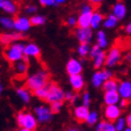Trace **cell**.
Returning <instances> with one entry per match:
<instances>
[{
    "label": "cell",
    "instance_id": "4fadbf2b",
    "mask_svg": "<svg viewBox=\"0 0 131 131\" xmlns=\"http://www.w3.org/2000/svg\"><path fill=\"white\" fill-rule=\"evenodd\" d=\"M89 115V110L88 107L83 106V107H78L75 110V117L76 119L79 123H83L86 121V117Z\"/></svg>",
    "mask_w": 131,
    "mask_h": 131
},
{
    "label": "cell",
    "instance_id": "5bb4252c",
    "mask_svg": "<svg viewBox=\"0 0 131 131\" xmlns=\"http://www.w3.org/2000/svg\"><path fill=\"white\" fill-rule=\"evenodd\" d=\"M13 23H14L15 28L19 31H27L30 28V21L27 18L19 17V18H16Z\"/></svg>",
    "mask_w": 131,
    "mask_h": 131
},
{
    "label": "cell",
    "instance_id": "ffe728a7",
    "mask_svg": "<svg viewBox=\"0 0 131 131\" xmlns=\"http://www.w3.org/2000/svg\"><path fill=\"white\" fill-rule=\"evenodd\" d=\"M114 15L117 19H121L123 18L124 16H125L126 14V8H125V5H124L122 2H118V3H116L115 6H114Z\"/></svg>",
    "mask_w": 131,
    "mask_h": 131
},
{
    "label": "cell",
    "instance_id": "f907efd6",
    "mask_svg": "<svg viewBox=\"0 0 131 131\" xmlns=\"http://www.w3.org/2000/svg\"><path fill=\"white\" fill-rule=\"evenodd\" d=\"M0 1H1V0H0Z\"/></svg>",
    "mask_w": 131,
    "mask_h": 131
},
{
    "label": "cell",
    "instance_id": "d590c367",
    "mask_svg": "<svg viewBox=\"0 0 131 131\" xmlns=\"http://www.w3.org/2000/svg\"><path fill=\"white\" fill-rule=\"evenodd\" d=\"M98 52H99V46H94L91 50V58H94Z\"/></svg>",
    "mask_w": 131,
    "mask_h": 131
},
{
    "label": "cell",
    "instance_id": "ab89813d",
    "mask_svg": "<svg viewBox=\"0 0 131 131\" xmlns=\"http://www.w3.org/2000/svg\"><path fill=\"white\" fill-rule=\"evenodd\" d=\"M89 12H92V6H91V5H86V6H84L82 13H89Z\"/></svg>",
    "mask_w": 131,
    "mask_h": 131
},
{
    "label": "cell",
    "instance_id": "d6a6232c",
    "mask_svg": "<svg viewBox=\"0 0 131 131\" xmlns=\"http://www.w3.org/2000/svg\"><path fill=\"white\" fill-rule=\"evenodd\" d=\"M0 24H1L5 28H12L13 26H14V23H13L9 18H1L0 19Z\"/></svg>",
    "mask_w": 131,
    "mask_h": 131
},
{
    "label": "cell",
    "instance_id": "e575fe53",
    "mask_svg": "<svg viewBox=\"0 0 131 131\" xmlns=\"http://www.w3.org/2000/svg\"><path fill=\"white\" fill-rule=\"evenodd\" d=\"M89 1L91 3L92 9H95V8H98V6H99V4L102 0H89Z\"/></svg>",
    "mask_w": 131,
    "mask_h": 131
},
{
    "label": "cell",
    "instance_id": "f6af8a7d",
    "mask_svg": "<svg viewBox=\"0 0 131 131\" xmlns=\"http://www.w3.org/2000/svg\"><path fill=\"white\" fill-rule=\"evenodd\" d=\"M127 123H128V126L130 127V126H131V116H130V115L128 116V119H127Z\"/></svg>",
    "mask_w": 131,
    "mask_h": 131
},
{
    "label": "cell",
    "instance_id": "30bf717a",
    "mask_svg": "<svg viewBox=\"0 0 131 131\" xmlns=\"http://www.w3.org/2000/svg\"><path fill=\"white\" fill-rule=\"evenodd\" d=\"M24 53L26 56H31L36 58L38 61H41V50L34 44H29L27 47L24 48Z\"/></svg>",
    "mask_w": 131,
    "mask_h": 131
},
{
    "label": "cell",
    "instance_id": "ac0fdd59",
    "mask_svg": "<svg viewBox=\"0 0 131 131\" xmlns=\"http://www.w3.org/2000/svg\"><path fill=\"white\" fill-rule=\"evenodd\" d=\"M0 8L2 10H4L5 12L12 13V14H14V13H16V11H17L16 5L12 1H10V0H1V1H0Z\"/></svg>",
    "mask_w": 131,
    "mask_h": 131
},
{
    "label": "cell",
    "instance_id": "8d00e7d4",
    "mask_svg": "<svg viewBox=\"0 0 131 131\" xmlns=\"http://www.w3.org/2000/svg\"><path fill=\"white\" fill-rule=\"evenodd\" d=\"M43 5H53L56 2L54 0H40Z\"/></svg>",
    "mask_w": 131,
    "mask_h": 131
},
{
    "label": "cell",
    "instance_id": "ba28073f",
    "mask_svg": "<svg viewBox=\"0 0 131 131\" xmlns=\"http://www.w3.org/2000/svg\"><path fill=\"white\" fill-rule=\"evenodd\" d=\"M77 37L81 43H89L92 37V31L89 27L79 28L77 30Z\"/></svg>",
    "mask_w": 131,
    "mask_h": 131
},
{
    "label": "cell",
    "instance_id": "7dc6e473",
    "mask_svg": "<svg viewBox=\"0 0 131 131\" xmlns=\"http://www.w3.org/2000/svg\"><path fill=\"white\" fill-rule=\"evenodd\" d=\"M65 1V0H54V2H57V3H63Z\"/></svg>",
    "mask_w": 131,
    "mask_h": 131
},
{
    "label": "cell",
    "instance_id": "9a60e30c",
    "mask_svg": "<svg viewBox=\"0 0 131 131\" xmlns=\"http://www.w3.org/2000/svg\"><path fill=\"white\" fill-rule=\"evenodd\" d=\"M70 83L73 85L75 91H80L83 88V79L82 77L80 76V74H77V75H70Z\"/></svg>",
    "mask_w": 131,
    "mask_h": 131
},
{
    "label": "cell",
    "instance_id": "2e32d148",
    "mask_svg": "<svg viewBox=\"0 0 131 131\" xmlns=\"http://www.w3.org/2000/svg\"><path fill=\"white\" fill-rule=\"evenodd\" d=\"M119 100V95L116 93V91H107L104 95V101L107 104H115Z\"/></svg>",
    "mask_w": 131,
    "mask_h": 131
},
{
    "label": "cell",
    "instance_id": "8fae6325",
    "mask_svg": "<svg viewBox=\"0 0 131 131\" xmlns=\"http://www.w3.org/2000/svg\"><path fill=\"white\" fill-rule=\"evenodd\" d=\"M111 76H112V74H111L110 71H108V70H103V71H101V73H96L94 75V77H93V84L95 86L98 88L102 83L103 80L109 79Z\"/></svg>",
    "mask_w": 131,
    "mask_h": 131
},
{
    "label": "cell",
    "instance_id": "f1b7e54d",
    "mask_svg": "<svg viewBox=\"0 0 131 131\" xmlns=\"http://www.w3.org/2000/svg\"><path fill=\"white\" fill-rule=\"evenodd\" d=\"M117 23V18L115 16H109L108 19L106 21H104V27H107V28H110V27H114V26L116 25Z\"/></svg>",
    "mask_w": 131,
    "mask_h": 131
},
{
    "label": "cell",
    "instance_id": "bcb514c9",
    "mask_svg": "<svg viewBox=\"0 0 131 131\" xmlns=\"http://www.w3.org/2000/svg\"><path fill=\"white\" fill-rule=\"evenodd\" d=\"M71 97H73V96H71V94H70V93H68V94L65 95V98H66V99H70Z\"/></svg>",
    "mask_w": 131,
    "mask_h": 131
},
{
    "label": "cell",
    "instance_id": "e0dca14e",
    "mask_svg": "<svg viewBox=\"0 0 131 131\" xmlns=\"http://www.w3.org/2000/svg\"><path fill=\"white\" fill-rule=\"evenodd\" d=\"M91 17H92V12L89 13H82L81 16L78 19V26L79 28H86L91 25Z\"/></svg>",
    "mask_w": 131,
    "mask_h": 131
},
{
    "label": "cell",
    "instance_id": "9c48e42d",
    "mask_svg": "<svg viewBox=\"0 0 131 131\" xmlns=\"http://www.w3.org/2000/svg\"><path fill=\"white\" fill-rule=\"evenodd\" d=\"M35 113L40 122H48L51 118V111L45 107H40L35 109Z\"/></svg>",
    "mask_w": 131,
    "mask_h": 131
},
{
    "label": "cell",
    "instance_id": "44dd1931",
    "mask_svg": "<svg viewBox=\"0 0 131 131\" xmlns=\"http://www.w3.org/2000/svg\"><path fill=\"white\" fill-rule=\"evenodd\" d=\"M95 58V63H94V66L95 68H99L101 65L104 63V60H106V54H104L103 51H100L94 57Z\"/></svg>",
    "mask_w": 131,
    "mask_h": 131
},
{
    "label": "cell",
    "instance_id": "74e56055",
    "mask_svg": "<svg viewBox=\"0 0 131 131\" xmlns=\"http://www.w3.org/2000/svg\"><path fill=\"white\" fill-rule=\"evenodd\" d=\"M123 128H124V119L119 118L118 123H117V125L115 127V130H123Z\"/></svg>",
    "mask_w": 131,
    "mask_h": 131
},
{
    "label": "cell",
    "instance_id": "7c38bea8",
    "mask_svg": "<svg viewBox=\"0 0 131 131\" xmlns=\"http://www.w3.org/2000/svg\"><path fill=\"white\" fill-rule=\"evenodd\" d=\"M81 70H82V66H81V64L78 62L77 60L71 59V60L68 62V64H67V71H68L69 75L80 74Z\"/></svg>",
    "mask_w": 131,
    "mask_h": 131
},
{
    "label": "cell",
    "instance_id": "cb8c5ba5",
    "mask_svg": "<svg viewBox=\"0 0 131 131\" xmlns=\"http://www.w3.org/2000/svg\"><path fill=\"white\" fill-rule=\"evenodd\" d=\"M17 94H18V96L20 97L25 102H28L30 100V93H29L28 90H26V89H18L17 90Z\"/></svg>",
    "mask_w": 131,
    "mask_h": 131
},
{
    "label": "cell",
    "instance_id": "60d3db41",
    "mask_svg": "<svg viewBox=\"0 0 131 131\" xmlns=\"http://www.w3.org/2000/svg\"><path fill=\"white\" fill-rule=\"evenodd\" d=\"M68 24L70 25V26H74V25H76L77 24V20L74 18V17H70L69 19H68Z\"/></svg>",
    "mask_w": 131,
    "mask_h": 131
},
{
    "label": "cell",
    "instance_id": "f546056e",
    "mask_svg": "<svg viewBox=\"0 0 131 131\" xmlns=\"http://www.w3.org/2000/svg\"><path fill=\"white\" fill-rule=\"evenodd\" d=\"M30 21V25H35V26H38V25H43L45 23V18L42 17V16H35V17H32Z\"/></svg>",
    "mask_w": 131,
    "mask_h": 131
},
{
    "label": "cell",
    "instance_id": "681fc988",
    "mask_svg": "<svg viewBox=\"0 0 131 131\" xmlns=\"http://www.w3.org/2000/svg\"><path fill=\"white\" fill-rule=\"evenodd\" d=\"M0 92H1V85H0Z\"/></svg>",
    "mask_w": 131,
    "mask_h": 131
},
{
    "label": "cell",
    "instance_id": "7bdbcfd3",
    "mask_svg": "<svg viewBox=\"0 0 131 131\" xmlns=\"http://www.w3.org/2000/svg\"><path fill=\"white\" fill-rule=\"evenodd\" d=\"M128 101H127V99H125V98H124V99L122 100V103H121V106H122V108H125V107H127L128 106Z\"/></svg>",
    "mask_w": 131,
    "mask_h": 131
},
{
    "label": "cell",
    "instance_id": "603a6c76",
    "mask_svg": "<svg viewBox=\"0 0 131 131\" xmlns=\"http://www.w3.org/2000/svg\"><path fill=\"white\" fill-rule=\"evenodd\" d=\"M104 90L106 91H116L117 90V80L116 79H111L107 80L104 83Z\"/></svg>",
    "mask_w": 131,
    "mask_h": 131
},
{
    "label": "cell",
    "instance_id": "4316f807",
    "mask_svg": "<svg viewBox=\"0 0 131 131\" xmlns=\"http://www.w3.org/2000/svg\"><path fill=\"white\" fill-rule=\"evenodd\" d=\"M107 38H106V35L102 31L98 32V46L99 47H106L107 46Z\"/></svg>",
    "mask_w": 131,
    "mask_h": 131
},
{
    "label": "cell",
    "instance_id": "d6986e66",
    "mask_svg": "<svg viewBox=\"0 0 131 131\" xmlns=\"http://www.w3.org/2000/svg\"><path fill=\"white\" fill-rule=\"evenodd\" d=\"M119 94L123 98L129 99L131 96V84L130 82H123L119 86Z\"/></svg>",
    "mask_w": 131,
    "mask_h": 131
},
{
    "label": "cell",
    "instance_id": "1f68e13d",
    "mask_svg": "<svg viewBox=\"0 0 131 131\" xmlns=\"http://www.w3.org/2000/svg\"><path fill=\"white\" fill-rule=\"evenodd\" d=\"M96 121H97V114L95 112L89 113V115L86 117V122H88L89 125H94V124L96 123Z\"/></svg>",
    "mask_w": 131,
    "mask_h": 131
},
{
    "label": "cell",
    "instance_id": "277c9868",
    "mask_svg": "<svg viewBox=\"0 0 131 131\" xmlns=\"http://www.w3.org/2000/svg\"><path fill=\"white\" fill-rule=\"evenodd\" d=\"M48 92H47V97H46V100L52 102V101H63V99L65 98V94L63 93V91L59 88L56 83L50 84V86L47 88Z\"/></svg>",
    "mask_w": 131,
    "mask_h": 131
},
{
    "label": "cell",
    "instance_id": "52a82bcc",
    "mask_svg": "<svg viewBox=\"0 0 131 131\" xmlns=\"http://www.w3.org/2000/svg\"><path fill=\"white\" fill-rule=\"evenodd\" d=\"M121 111L114 104H108V107L106 109V117L110 122H115L119 117Z\"/></svg>",
    "mask_w": 131,
    "mask_h": 131
},
{
    "label": "cell",
    "instance_id": "c3c4849f",
    "mask_svg": "<svg viewBox=\"0 0 131 131\" xmlns=\"http://www.w3.org/2000/svg\"><path fill=\"white\" fill-rule=\"evenodd\" d=\"M130 31H131V26L128 25V27H127V32H128V33H130Z\"/></svg>",
    "mask_w": 131,
    "mask_h": 131
},
{
    "label": "cell",
    "instance_id": "5b68a950",
    "mask_svg": "<svg viewBox=\"0 0 131 131\" xmlns=\"http://www.w3.org/2000/svg\"><path fill=\"white\" fill-rule=\"evenodd\" d=\"M121 51H122V47H121V45L118 44H115L114 45V47L111 49L110 51V53L108 56V58L106 59V63L108 66H113V65L117 64L119 62V59H121Z\"/></svg>",
    "mask_w": 131,
    "mask_h": 131
},
{
    "label": "cell",
    "instance_id": "b9f144b4",
    "mask_svg": "<svg viewBox=\"0 0 131 131\" xmlns=\"http://www.w3.org/2000/svg\"><path fill=\"white\" fill-rule=\"evenodd\" d=\"M11 36H12V40H20V38H23L20 34H11Z\"/></svg>",
    "mask_w": 131,
    "mask_h": 131
},
{
    "label": "cell",
    "instance_id": "4dcf8cb0",
    "mask_svg": "<svg viewBox=\"0 0 131 131\" xmlns=\"http://www.w3.org/2000/svg\"><path fill=\"white\" fill-rule=\"evenodd\" d=\"M62 106V101H52L51 103V113H58Z\"/></svg>",
    "mask_w": 131,
    "mask_h": 131
},
{
    "label": "cell",
    "instance_id": "7a4b0ae2",
    "mask_svg": "<svg viewBox=\"0 0 131 131\" xmlns=\"http://www.w3.org/2000/svg\"><path fill=\"white\" fill-rule=\"evenodd\" d=\"M24 46L21 44H15V45H12L10 47L5 48L4 52H3V56L5 57V59L8 60L9 62L13 63L14 61L19 60L24 53Z\"/></svg>",
    "mask_w": 131,
    "mask_h": 131
},
{
    "label": "cell",
    "instance_id": "8992f818",
    "mask_svg": "<svg viewBox=\"0 0 131 131\" xmlns=\"http://www.w3.org/2000/svg\"><path fill=\"white\" fill-rule=\"evenodd\" d=\"M14 64H13V67H14L15 71L18 77H24L26 75V73H27L28 70V59L26 57H21L19 60L17 61H14L13 62Z\"/></svg>",
    "mask_w": 131,
    "mask_h": 131
},
{
    "label": "cell",
    "instance_id": "7402d4cb",
    "mask_svg": "<svg viewBox=\"0 0 131 131\" xmlns=\"http://www.w3.org/2000/svg\"><path fill=\"white\" fill-rule=\"evenodd\" d=\"M102 18H103V16L101 15V14H99V13H92V17H91V25L90 26H92L93 28H97L98 26H99V23L102 20Z\"/></svg>",
    "mask_w": 131,
    "mask_h": 131
},
{
    "label": "cell",
    "instance_id": "d4e9b609",
    "mask_svg": "<svg viewBox=\"0 0 131 131\" xmlns=\"http://www.w3.org/2000/svg\"><path fill=\"white\" fill-rule=\"evenodd\" d=\"M97 130H106V131H114L115 127L112 125V124H109L107 122H102L99 124V126L97 127Z\"/></svg>",
    "mask_w": 131,
    "mask_h": 131
},
{
    "label": "cell",
    "instance_id": "484cf974",
    "mask_svg": "<svg viewBox=\"0 0 131 131\" xmlns=\"http://www.w3.org/2000/svg\"><path fill=\"white\" fill-rule=\"evenodd\" d=\"M47 92H48V89L46 86H44V88H41V89L34 90V94L38 98H41V99H46V97H47Z\"/></svg>",
    "mask_w": 131,
    "mask_h": 131
},
{
    "label": "cell",
    "instance_id": "6da1fadb",
    "mask_svg": "<svg viewBox=\"0 0 131 131\" xmlns=\"http://www.w3.org/2000/svg\"><path fill=\"white\" fill-rule=\"evenodd\" d=\"M48 82H49V75L44 73V71H41V73H37L29 78L27 81V88L34 91L46 86Z\"/></svg>",
    "mask_w": 131,
    "mask_h": 131
},
{
    "label": "cell",
    "instance_id": "ee69618b",
    "mask_svg": "<svg viewBox=\"0 0 131 131\" xmlns=\"http://www.w3.org/2000/svg\"><path fill=\"white\" fill-rule=\"evenodd\" d=\"M27 11L30 12V13L31 12H35V6H29V8L27 9Z\"/></svg>",
    "mask_w": 131,
    "mask_h": 131
},
{
    "label": "cell",
    "instance_id": "836d02e7",
    "mask_svg": "<svg viewBox=\"0 0 131 131\" xmlns=\"http://www.w3.org/2000/svg\"><path fill=\"white\" fill-rule=\"evenodd\" d=\"M11 41H12L11 34H1V35H0V42H1L2 44L9 45Z\"/></svg>",
    "mask_w": 131,
    "mask_h": 131
},
{
    "label": "cell",
    "instance_id": "3957f363",
    "mask_svg": "<svg viewBox=\"0 0 131 131\" xmlns=\"http://www.w3.org/2000/svg\"><path fill=\"white\" fill-rule=\"evenodd\" d=\"M17 123L25 130H34L36 128V121L31 114H24L20 112L17 115Z\"/></svg>",
    "mask_w": 131,
    "mask_h": 131
},
{
    "label": "cell",
    "instance_id": "f35d334b",
    "mask_svg": "<svg viewBox=\"0 0 131 131\" xmlns=\"http://www.w3.org/2000/svg\"><path fill=\"white\" fill-rule=\"evenodd\" d=\"M83 103H84V106H85V107L89 106V103H90V96H89V94H85V95H84Z\"/></svg>",
    "mask_w": 131,
    "mask_h": 131
},
{
    "label": "cell",
    "instance_id": "83f0119b",
    "mask_svg": "<svg viewBox=\"0 0 131 131\" xmlns=\"http://www.w3.org/2000/svg\"><path fill=\"white\" fill-rule=\"evenodd\" d=\"M78 51H79V54L81 57H85L89 52V43H81Z\"/></svg>",
    "mask_w": 131,
    "mask_h": 131
}]
</instances>
